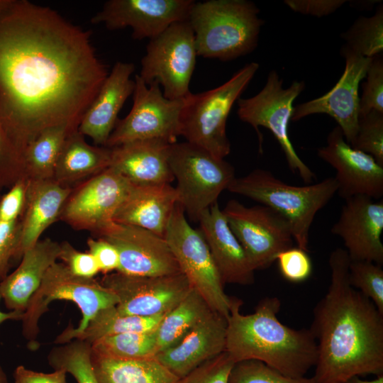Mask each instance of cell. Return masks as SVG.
<instances>
[{
    "label": "cell",
    "instance_id": "cell-49",
    "mask_svg": "<svg viewBox=\"0 0 383 383\" xmlns=\"http://www.w3.org/2000/svg\"><path fill=\"white\" fill-rule=\"evenodd\" d=\"M0 295V299H1ZM23 312L11 311L9 312H3L0 310V326L7 321L15 320L21 321Z\"/></svg>",
    "mask_w": 383,
    "mask_h": 383
},
{
    "label": "cell",
    "instance_id": "cell-6",
    "mask_svg": "<svg viewBox=\"0 0 383 383\" xmlns=\"http://www.w3.org/2000/svg\"><path fill=\"white\" fill-rule=\"evenodd\" d=\"M56 300L74 302L82 316L77 328L67 327L56 338V344L71 341L100 311L118 303L115 294L100 282L94 278L76 276L62 262H56L45 273L23 314L22 333L30 349L37 348L39 345L37 339L41 316L48 311V305Z\"/></svg>",
    "mask_w": 383,
    "mask_h": 383
},
{
    "label": "cell",
    "instance_id": "cell-42",
    "mask_svg": "<svg viewBox=\"0 0 383 383\" xmlns=\"http://www.w3.org/2000/svg\"><path fill=\"white\" fill-rule=\"evenodd\" d=\"M276 260L281 274L290 282H304L313 271L312 261L308 252L297 246L282 251Z\"/></svg>",
    "mask_w": 383,
    "mask_h": 383
},
{
    "label": "cell",
    "instance_id": "cell-17",
    "mask_svg": "<svg viewBox=\"0 0 383 383\" xmlns=\"http://www.w3.org/2000/svg\"><path fill=\"white\" fill-rule=\"evenodd\" d=\"M95 238L116 248L120 260L116 272L141 277L182 272L165 238L150 231L114 222Z\"/></svg>",
    "mask_w": 383,
    "mask_h": 383
},
{
    "label": "cell",
    "instance_id": "cell-53",
    "mask_svg": "<svg viewBox=\"0 0 383 383\" xmlns=\"http://www.w3.org/2000/svg\"><path fill=\"white\" fill-rule=\"evenodd\" d=\"M1 196H2V195H1V193H0V199H1Z\"/></svg>",
    "mask_w": 383,
    "mask_h": 383
},
{
    "label": "cell",
    "instance_id": "cell-44",
    "mask_svg": "<svg viewBox=\"0 0 383 383\" xmlns=\"http://www.w3.org/2000/svg\"><path fill=\"white\" fill-rule=\"evenodd\" d=\"M20 227L21 218L13 221L0 220V281L8 275L11 261L15 259Z\"/></svg>",
    "mask_w": 383,
    "mask_h": 383
},
{
    "label": "cell",
    "instance_id": "cell-25",
    "mask_svg": "<svg viewBox=\"0 0 383 383\" xmlns=\"http://www.w3.org/2000/svg\"><path fill=\"white\" fill-rule=\"evenodd\" d=\"M171 144L162 140H143L110 148L109 168L131 184H170L174 179L168 162Z\"/></svg>",
    "mask_w": 383,
    "mask_h": 383
},
{
    "label": "cell",
    "instance_id": "cell-43",
    "mask_svg": "<svg viewBox=\"0 0 383 383\" xmlns=\"http://www.w3.org/2000/svg\"><path fill=\"white\" fill-rule=\"evenodd\" d=\"M59 260L76 276L94 278L100 271L94 257L89 252L79 251L69 242L60 243Z\"/></svg>",
    "mask_w": 383,
    "mask_h": 383
},
{
    "label": "cell",
    "instance_id": "cell-18",
    "mask_svg": "<svg viewBox=\"0 0 383 383\" xmlns=\"http://www.w3.org/2000/svg\"><path fill=\"white\" fill-rule=\"evenodd\" d=\"M193 0H109L91 19L108 29H132L134 39L149 40L172 24L187 21Z\"/></svg>",
    "mask_w": 383,
    "mask_h": 383
},
{
    "label": "cell",
    "instance_id": "cell-10",
    "mask_svg": "<svg viewBox=\"0 0 383 383\" xmlns=\"http://www.w3.org/2000/svg\"><path fill=\"white\" fill-rule=\"evenodd\" d=\"M165 238L192 288L213 311L227 318L231 297L224 292V284L206 241L201 231L189 224L179 203L172 213Z\"/></svg>",
    "mask_w": 383,
    "mask_h": 383
},
{
    "label": "cell",
    "instance_id": "cell-4",
    "mask_svg": "<svg viewBox=\"0 0 383 383\" xmlns=\"http://www.w3.org/2000/svg\"><path fill=\"white\" fill-rule=\"evenodd\" d=\"M259 9L246 0L195 1L187 18L197 55L222 61L235 60L257 47L263 21Z\"/></svg>",
    "mask_w": 383,
    "mask_h": 383
},
{
    "label": "cell",
    "instance_id": "cell-47",
    "mask_svg": "<svg viewBox=\"0 0 383 383\" xmlns=\"http://www.w3.org/2000/svg\"><path fill=\"white\" fill-rule=\"evenodd\" d=\"M345 2V0H285L284 1L295 12L316 17L330 15Z\"/></svg>",
    "mask_w": 383,
    "mask_h": 383
},
{
    "label": "cell",
    "instance_id": "cell-46",
    "mask_svg": "<svg viewBox=\"0 0 383 383\" xmlns=\"http://www.w3.org/2000/svg\"><path fill=\"white\" fill-rule=\"evenodd\" d=\"M87 243L89 252L94 257L100 272L106 274L118 270L119 255L111 243L101 238H89Z\"/></svg>",
    "mask_w": 383,
    "mask_h": 383
},
{
    "label": "cell",
    "instance_id": "cell-26",
    "mask_svg": "<svg viewBox=\"0 0 383 383\" xmlns=\"http://www.w3.org/2000/svg\"><path fill=\"white\" fill-rule=\"evenodd\" d=\"M72 188L60 185L52 179H28L26 200L21 217L20 235L14 260L40 240L42 233L59 219L64 204Z\"/></svg>",
    "mask_w": 383,
    "mask_h": 383
},
{
    "label": "cell",
    "instance_id": "cell-39",
    "mask_svg": "<svg viewBox=\"0 0 383 383\" xmlns=\"http://www.w3.org/2000/svg\"><path fill=\"white\" fill-rule=\"evenodd\" d=\"M362 85L359 102L360 116L372 110L383 113V58L379 54L372 57Z\"/></svg>",
    "mask_w": 383,
    "mask_h": 383
},
{
    "label": "cell",
    "instance_id": "cell-50",
    "mask_svg": "<svg viewBox=\"0 0 383 383\" xmlns=\"http://www.w3.org/2000/svg\"><path fill=\"white\" fill-rule=\"evenodd\" d=\"M346 383H383V374L377 376V377L372 380H363L359 377L355 376L350 378Z\"/></svg>",
    "mask_w": 383,
    "mask_h": 383
},
{
    "label": "cell",
    "instance_id": "cell-41",
    "mask_svg": "<svg viewBox=\"0 0 383 383\" xmlns=\"http://www.w3.org/2000/svg\"><path fill=\"white\" fill-rule=\"evenodd\" d=\"M234 362L224 351L205 362L177 383H228V377Z\"/></svg>",
    "mask_w": 383,
    "mask_h": 383
},
{
    "label": "cell",
    "instance_id": "cell-14",
    "mask_svg": "<svg viewBox=\"0 0 383 383\" xmlns=\"http://www.w3.org/2000/svg\"><path fill=\"white\" fill-rule=\"evenodd\" d=\"M131 184L109 167L72 188L58 220L96 237L114 223V214Z\"/></svg>",
    "mask_w": 383,
    "mask_h": 383
},
{
    "label": "cell",
    "instance_id": "cell-16",
    "mask_svg": "<svg viewBox=\"0 0 383 383\" xmlns=\"http://www.w3.org/2000/svg\"><path fill=\"white\" fill-rule=\"evenodd\" d=\"M340 54L345 65L335 85L323 96L294 106L291 120L297 121L315 113L328 114L337 122L346 142L351 145L358 129L359 85L365 77L372 57H362L345 45Z\"/></svg>",
    "mask_w": 383,
    "mask_h": 383
},
{
    "label": "cell",
    "instance_id": "cell-36",
    "mask_svg": "<svg viewBox=\"0 0 383 383\" xmlns=\"http://www.w3.org/2000/svg\"><path fill=\"white\" fill-rule=\"evenodd\" d=\"M348 278L352 287L370 299L383 314V270L368 261H350Z\"/></svg>",
    "mask_w": 383,
    "mask_h": 383
},
{
    "label": "cell",
    "instance_id": "cell-7",
    "mask_svg": "<svg viewBox=\"0 0 383 383\" xmlns=\"http://www.w3.org/2000/svg\"><path fill=\"white\" fill-rule=\"evenodd\" d=\"M259 67L255 62L248 63L219 87L198 94L190 93L184 99L179 136L224 159L231 152L226 133L228 115Z\"/></svg>",
    "mask_w": 383,
    "mask_h": 383
},
{
    "label": "cell",
    "instance_id": "cell-19",
    "mask_svg": "<svg viewBox=\"0 0 383 383\" xmlns=\"http://www.w3.org/2000/svg\"><path fill=\"white\" fill-rule=\"evenodd\" d=\"M318 156L336 170L337 193L345 200L356 196H383V166L370 155L352 148L339 126L328 135Z\"/></svg>",
    "mask_w": 383,
    "mask_h": 383
},
{
    "label": "cell",
    "instance_id": "cell-28",
    "mask_svg": "<svg viewBox=\"0 0 383 383\" xmlns=\"http://www.w3.org/2000/svg\"><path fill=\"white\" fill-rule=\"evenodd\" d=\"M111 148L89 145L76 129L66 138L59 155L52 179L73 188L82 182L108 169Z\"/></svg>",
    "mask_w": 383,
    "mask_h": 383
},
{
    "label": "cell",
    "instance_id": "cell-1",
    "mask_svg": "<svg viewBox=\"0 0 383 383\" xmlns=\"http://www.w3.org/2000/svg\"><path fill=\"white\" fill-rule=\"evenodd\" d=\"M108 74L90 32L55 10L12 0L0 14V119L22 156L46 128H78Z\"/></svg>",
    "mask_w": 383,
    "mask_h": 383
},
{
    "label": "cell",
    "instance_id": "cell-3",
    "mask_svg": "<svg viewBox=\"0 0 383 383\" xmlns=\"http://www.w3.org/2000/svg\"><path fill=\"white\" fill-rule=\"evenodd\" d=\"M241 300L231 297L225 351L234 362L260 361L292 378L304 377L315 366L317 344L309 329H294L277 318V297L260 301L255 311L243 314Z\"/></svg>",
    "mask_w": 383,
    "mask_h": 383
},
{
    "label": "cell",
    "instance_id": "cell-9",
    "mask_svg": "<svg viewBox=\"0 0 383 383\" xmlns=\"http://www.w3.org/2000/svg\"><path fill=\"white\" fill-rule=\"evenodd\" d=\"M283 81L275 70L268 74L262 90L252 97L238 99L237 113L239 118L252 126L259 139L262 152V135L259 127L269 129L281 146L289 170L298 174L306 184L315 179L314 172L296 153L289 136V124L293 112V102L305 87L304 82L294 81L284 88Z\"/></svg>",
    "mask_w": 383,
    "mask_h": 383
},
{
    "label": "cell",
    "instance_id": "cell-11",
    "mask_svg": "<svg viewBox=\"0 0 383 383\" xmlns=\"http://www.w3.org/2000/svg\"><path fill=\"white\" fill-rule=\"evenodd\" d=\"M196 56L189 23L177 22L149 40L138 75L146 84L157 83L167 99H182L191 93L189 83Z\"/></svg>",
    "mask_w": 383,
    "mask_h": 383
},
{
    "label": "cell",
    "instance_id": "cell-38",
    "mask_svg": "<svg viewBox=\"0 0 383 383\" xmlns=\"http://www.w3.org/2000/svg\"><path fill=\"white\" fill-rule=\"evenodd\" d=\"M350 146L370 155L383 166V113L372 110L359 116L357 132Z\"/></svg>",
    "mask_w": 383,
    "mask_h": 383
},
{
    "label": "cell",
    "instance_id": "cell-30",
    "mask_svg": "<svg viewBox=\"0 0 383 383\" xmlns=\"http://www.w3.org/2000/svg\"><path fill=\"white\" fill-rule=\"evenodd\" d=\"M212 311L204 298L192 289L157 327L158 353L176 345Z\"/></svg>",
    "mask_w": 383,
    "mask_h": 383
},
{
    "label": "cell",
    "instance_id": "cell-15",
    "mask_svg": "<svg viewBox=\"0 0 383 383\" xmlns=\"http://www.w3.org/2000/svg\"><path fill=\"white\" fill-rule=\"evenodd\" d=\"M100 283L117 296L118 312L140 316L167 313L192 289L182 272L141 277L113 272L105 274Z\"/></svg>",
    "mask_w": 383,
    "mask_h": 383
},
{
    "label": "cell",
    "instance_id": "cell-5",
    "mask_svg": "<svg viewBox=\"0 0 383 383\" xmlns=\"http://www.w3.org/2000/svg\"><path fill=\"white\" fill-rule=\"evenodd\" d=\"M228 191L269 206L289 223L296 246L309 252V231L316 214L338 190L334 177L304 186H294L277 178L271 172L255 169L235 177Z\"/></svg>",
    "mask_w": 383,
    "mask_h": 383
},
{
    "label": "cell",
    "instance_id": "cell-32",
    "mask_svg": "<svg viewBox=\"0 0 383 383\" xmlns=\"http://www.w3.org/2000/svg\"><path fill=\"white\" fill-rule=\"evenodd\" d=\"M165 314L154 316L125 315L118 312L116 306L109 307L100 311L73 340H85L91 344L107 335L152 331L157 328Z\"/></svg>",
    "mask_w": 383,
    "mask_h": 383
},
{
    "label": "cell",
    "instance_id": "cell-23",
    "mask_svg": "<svg viewBox=\"0 0 383 383\" xmlns=\"http://www.w3.org/2000/svg\"><path fill=\"white\" fill-rule=\"evenodd\" d=\"M198 222L223 284H252L255 270L218 203L206 210Z\"/></svg>",
    "mask_w": 383,
    "mask_h": 383
},
{
    "label": "cell",
    "instance_id": "cell-35",
    "mask_svg": "<svg viewBox=\"0 0 383 383\" xmlns=\"http://www.w3.org/2000/svg\"><path fill=\"white\" fill-rule=\"evenodd\" d=\"M344 45L365 57H372L383 51V7L379 5L370 17L360 16L341 34Z\"/></svg>",
    "mask_w": 383,
    "mask_h": 383
},
{
    "label": "cell",
    "instance_id": "cell-45",
    "mask_svg": "<svg viewBox=\"0 0 383 383\" xmlns=\"http://www.w3.org/2000/svg\"><path fill=\"white\" fill-rule=\"evenodd\" d=\"M28 179L18 180L0 199V220L13 221L21 218L26 200Z\"/></svg>",
    "mask_w": 383,
    "mask_h": 383
},
{
    "label": "cell",
    "instance_id": "cell-40",
    "mask_svg": "<svg viewBox=\"0 0 383 383\" xmlns=\"http://www.w3.org/2000/svg\"><path fill=\"white\" fill-rule=\"evenodd\" d=\"M25 177L23 158L0 119V191Z\"/></svg>",
    "mask_w": 383,
    "mask_h": 383
},
{
    "label": "cell",
    "instance_id": "cell-29",
    "mask_svg": "<svg viewBox=\"0 0 383 383\" xmlns=\"http://www.w3.org/2000/svg\"><path fill=\"white\" fill-rule=\"evenodd\" d=\"M91 360L99 383H177L179 380L155 357L121 360L91 352Z\"/></svg>",
    "mask_w": 383,
    "mask_h": 383
},
{
    "label": "cell",
    "instance_id": "cell-37",
    "mask_svg": "<svg viewBox=\"0 0 383 383\" xmlns=\"http://www.w3.org/2000/svg\"><path fill=\"white\" fill-rule=\"evenodd\" d=\"M228 383H316L313 377L292 378L255 360L235 362Z\"/></svg>",
    "mask_w": 383,
    "mask_h": 383
},
{
    "label": "cell",
    "instance_id": "cell-21",
    "mask_svg": "<svg viewBox=\"0 0 383 383\" xmlns=\"http://www.w3.org/2000/svg\"><path fill=\"white\" fill-rule=\"evenodd\" d=\"M133 63L116 62L96 97L84 113L78 131L95 145L105 146L118 121V113L133 94L135 82Z\"/></svg>",
    "mask_w": 383,
    "mask_h": 383
},
{
    "label": "cell",
    "instance_id": "cell-2",
    "mask_svg": "<svg viewBox=\"0 0 383 383\" xmlns=\"http://www.w3.org/2000/svg\"><path fill=\"white\" fill-rule=\"evenodd\" d=\"M350 262L343 248L331 253V283L313 309L309 330L317 344L316 383L383 374V314L350 284Z\"/></svg>",
    "mask_w": 383,
    "mask_h": 383
},
{
    "label": "cell",
    "instance_id": "cell-51",
    "mask_svg": "<svg viewBox=\"0 0 383 383\" xmlns=\"http://www.w3.org/2000/svg\"><path fill=\"white\" fill-rule=\"evenodd\" d=\"M11 2L12 0H0V14L10 6Z\"/></svg>",
    "mask_w": 383,
    "mask_h": 383
},
{
    "label": "cell",
    "instance_id": "cell-31",
    "mask_svg": "<svg viewBox=\"0 0 383 383\" xmlns=\"http://www.w3.org/2000/svg\"><path fill=\"white\" fill-rule=\"evenodd\" d=\"M76 129L78 128L62 124L40 133L23 152L25 177L29 179H52L64 142L70 133Z\"/></svg>",
    "mask_w": 383,
    "mask_h": 383
},
{
    "label": "cell",
    "instance_id": "cell-48",
    "mask_svg": "<svg viewBox=\"0 0 383 383\" xmlns=\"http://www.w3.org/2000/svg\"><path fill=\"white\" fill-rule=\"evenodd\" d=\"M67 374L63 370L45 373L18 365L13 371V377L15 383H67Z\"/></svg>",
    "mask_w": 383,
    "mask_h": 383
},
{
    "label": "cell",
    "instance_id": "cell-22",
    "mask_svg": "<svg viewBox=\"0 0 383 383\" xmlns=\"http://www.w3.org/2000/svg\"><path fill=\"white\" fill-rule=\"evenodd\" d=\"M227 319L212 311L179 342L155 356L179 379L225 351Z\"/></svg>",
    "mask_w": 383,
    "mask_h": 383
},
{
    "label": "cell",
    "instance_id": "cell-8",
    "mask_svg": "<svg viewBox=\"0 0 383 383\" xmlns=\"http://www.w3.org/2000/svg\"><path fill=\"white\" fill-rule=\"evenodd\" d=\"M168 162L179 203L194 221L217 202L235 177L233 167L224 159L187 141L170 145Z\"/></svg>",
    "mask_w": 383,
    "mask_h": 383
},
{
    "label": "cell",
    "instance_id": "cell-24",
    "mask_svg": "<svg viewBox=\"0 0 383 383\" xmlns=\"http://www.w3.org/2000/svg\"><path fill=\"white\" fill-rule=\"evenodd\" d=\"M177 203V192L170 184H131L113 221L142 228L165 238Z\"/></svg>",
    "mask_w": 383,
    "mask_h": 383
},
{
    "label": "cell",
    "instance_id": "cell-20",
    "mask_svg": "<svg viewBox=\"0 0 383 383\" xmlns=\"http://www.w3.org/2000/svg\"><path fill=\"white\" fill-rule=\"evenodd\" d=\"M331 232L340 237L350 261L383 264V201L365 196L345 200Z\"/></svg>",
    "mask_w": 383,
    "mask_h": 383
},
{
    "label": "cell",
    "instance_id": "cell-27",
    "mask_svg": "<svg viewBox=\"0 0 383 383\" xmlns=\"http://www.w3.org/2000/svg\"><path fill=\"white\" fill-rule=\"evenodd\" d=\"M60 243L39 240L21 257L18 267L0 282V295L7 309L24 312L48 269L59 260Z\"/></svg>",
    "mask_w": 383,
    "mask_h": 383
},
{
    "label": "cell",
    "instance_id": "cell-52",
    "mask_svg": "<svg viewBox=\"0 0 383 383\" xmlns=\"http://www.w3.org/2000/svg\"><path fill=\"white\" fill-rule=\"evenodd\" d=\"M0 383H9L6 372L0 365Z\"/></svg>",
    "mask_w": 383,
    "mask_h": 383
},
{
    "label": "cell",
    "instance_id": "cell-12",
    "mask_svg": "<svg viewBox=\"0 0 383 383\" xmlns=\"http://www.w3.org/2000/svg\"><path fill=\"white\" fill-rule=\"evenodd\" d=\"M134 82L131 110L124 118L118 120L105 147L143 140L176 143L185 98L167 99L157 83L146 84L138 74Z\"/></svg>",
    "mask_w": 383,
    "mask_h": 383
},
{
    "label": "cell",
    "instance_id": "cell-34",
    "mask_svg": "<svg viewBox=\"0 0 383 383\" xmlns=\"http://www.w3.org/2000/svg\"><path fill=\"white\" fill-rule=\"evenodd\" d=\"M91 346L85 340L74 339L54 347L48 355L55 370L72 374L77 383H99L91 365Z\"/></svg>",
    "mask_w": 383,
    "mask_h": 383
},
{
    "label": "cell",
    "instance_id": "cell-13",
    "mask_svg": "<svg viewBox=\"0 0 383 383\" xmlns=\"http://www.w3.org/2000/svg\"><path fill=\"white\" fill-rule=\"evenodd\" d=\"M222 211L255 271L269 267L279 252L293 247L289 223L269 206H246L231 199Z\"/></svg>",
    "mask_w": 383,
    "mask_h": 383
},
{
    "label": "cell",
    "instance_id": "cell-33",
    "mask_svg": "<svg viewBox=\"0 0 383 383\" xmlns=\"http://www.w3.org/2000/svg\"><path fill=\"white\" fill-rule=\"evenodd\" d=\"M91 346L93 353L121 360L155 357L158 353L156 329L104 336L92 342Z\"/></svg>",
    "mask_w": 383,
    "mask_h": 383
}]
</instances>
